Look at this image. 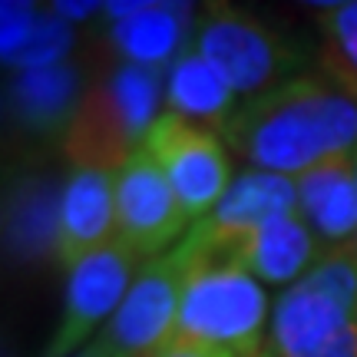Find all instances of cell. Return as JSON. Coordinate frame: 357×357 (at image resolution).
<instances>
[{"mask_svg":"<svg viewBox=\"0 0 357 357\" xmlns=\"http://www.w3.org/2000/svg\"><path fill=\"white\" fill-rule=\"evenodd\" d=\"M222 136L265 172L305 176L357 153V96L324 73H298L242 102Z\"/></svg>","mask_w":357,"mask_h":357,"instance_id":"1","label":"cell"},{"mask_svg":"<svg viewBox=\"0 0 357 357\" xmlns=\"http://www.w3.org/2000/svg\"><path fill=\"white\" fill-rule=\"evenodd\" d=\"M275 357H357V248H331L271 311Z\"/></svg>","mask_w":357,"mask_h":357,"instance_id":"2","label":"cell"},{"mask_svg":"<svg viewBox=\"0 0 357 357\" xmlns=\"http://www.w3.org/2000/svg\"><path fill=\"white\" fill-rule=\"evenodd\" d=\"M192 47L215 66L235 96H261L298 77L305 63L291 37L231 0H202Z\"/></svg>","mask_w":357,"mask_h":357,"instance_id":"3","label":"cell"},{"mask_svg":"<svg viewBox=\"0 0 357 357\" xmlns=\"http://www.w3.org/2000/svg\"><path fill=\"white\" fill-rule=\"evenodd\" d=\"M265 318V284L231 258H205L189 271L176 334L225 347L238 357H252L261 351Z\"/></svg>","mask_w":357,"mask_h":357,"instance_id":"4","label":"cell"},{"mask_svg":"<svg viewBox=\"0 0 357 357\" xmlns=\"http://www.w3.org/2000/svg\"><path fill=\"white\" fill-rule=\"evenodd\" d=\"M192 271L189 248L178 242L172 252L153 258L132 278L123 305L93 341L113 357H146L176 334L178 305Z\"/></svg>","mask_w":357,"mask_h":357,"instance_id":"5","label":"cell"},{"mask_svg":"<svg viewBox=\"0 0 357 357\" xmlns=\"http://www.w3.org/2000/svg\"><path fill=\"white\" fill-rule=\"evenodd\" d=\"M166 172L182 212L192 225L202 222L231 185V166L212 129L195 126L178 113H162L142 142Z\"/></svg>","mask_w":357,"mask_h":357,"instance_id":"6","label":"cell"},{"mask_svg":"<svg viewBox=\"0 0 357 357\" xmlns=\"http://www.w3.org/2000/svg\"><path fill=\"white\" fill-rule=\"evenodd\" d=\"M116 195V238L126 245L136 258H155L189 225L169 185L166 172L159 169L149 149L139 146L123 166L113 172Z\"/></svg>","mask_w":357,"mask_h":357,"instance_id":"7","label":"cell"},{"mask_svg":"<svg viewBox=\"0 0 357 357\" xmlns=\"http://www.w3.org/2000/svg\"><path fill=\"white\" fill-rule=\"evenodd\" d=\"M136 261L139 258L116 238L70 268L63 314L43 357H73L86 347L89 334L109 324L136 278Z\"/></svg>","mask_w":357,"mask_h":357,"instance_id":"8","label":"cell"},{"mask_svg":"<svg viewBox=\"0 0 357 357\" xmlns=\"http://www.w3.org/2000/svg\"><path fill=\"white\" fill-rule=\"evenodd\" d=\"M298 208V185L294 178L252 169L231 178L222 202L189 229L182 245L189 248L192 265L205 258H231V252L268 218L284 215Z\"/></svg>","mask_w":357,"mask_h":357,"instance_id":"9","label":"cell"},{"mask_svg":"<svg viewBox=\"0 0 357 357\" xmlns=\"http://www.w3.org/2000/svg\"><path fill=\"white\" fill-rule=\"evenodd\" d=\"M109 242H116L113 172L109 169H73L60 195L56 261L70 271Z\"/></svg>","mask_w":357,"mask_h":357,"instance_id":"10","label":"cell"},{"mask_svg":"<svg viewBox=\"0 0 357 357\" xmlns=\"http://www.w3.org/2000/svg\"><path fill=\"white\" fill-rule=\"evenodd\" d=\"M298 185V215L318 235L324 252L357 248V166L354 155L307 169L294 178Z\"/></svg>","mask_w":357,"mask_h":357,"instance_id":"11","label":"cell"},{"mask_svg":"<svg viewBox=\"0 0 357 357\" xmlns=\"http://www.w3.org/2000/svg\"><path fill=\"white\" fill-rule=\"evenodd\" d=\"M7 113L13 126L37 136L53 139L73 126L79 113V73L70 63H53L40 70H24L7 86Z\"/></svg>","mask_w":357,"mask_h":357,"instance_id":"12","label":"cell"},{"mask_svg":"<svg viewBox=\"0 0 357 357\" xmlns=\"http://www.w3.org/2000/svg\"><path fill=\"white\" fill-rule=\"evenodd\" d=\"M321 255H324V245L307 229L305 218L298 212H284L258 225L231 252V261H238L261 284H294L314 268Z\"/></svg>","mask_w":357,"mask_h":357,"instance_id":"13","label":"cell"},{"mask_svg":"<svg viewBox=\"0 0 357 357\" xmlns=\"http://www.w3.org/2000/svg\"><path fill=\"white\" fill-rule=\"evenodd\" d=\"M166 96L172 113L192 119L195 126H205L212 132H222L225 123L235 113V93L225 79L218 77V70L195 47H182L178 56L169 66L166 77Z\"/></svg>","mask_w":357,"mask_h":357,"instance_id":"14","label":"cell"},{"mask_svg":"<svg viewBox=\"0 0 357 357\" xmlns=\"http://www.w3.org/2000/svg\"><path fill=\"white\" fill-rule=\"evenodd\" d=\"M60 195L47 176L20 178L7 208V238L20 258H37L47 248L56 252L60 231Z\"/></svg>","mask_w":357,"mask_h":357,"instance_id":"15","label":"cell"},{"mask_svg":"<svg viewBox=\"0 0 357 357\" xmlns=\"http://www.w3.org/2000/svg\"><path fill=\"white\" fill-rule=\"evenodd\" d=\"M109 43L129 63L149 66V70L162 73L172 60V53L185 47V33L166 7H155V10L136 13V17L109 26Z\"/></svg>","mask_w":357,"mask_h":357,"instance_id":"16","label":"cell"},{"mask_svg":"<svg viewBox=\"0 0 357 357\" xmlns=\"http://www.w3.org/2000/svg\"><path fill=\"white\" fill-rule=\"evenodd\" d=\"M321 73L357 96V0L318 17Z\"/></svg>","mask_w":357,"mask_h":357,"instance_id":"17","label":"cell"},{"mask_svg":"<svg viewBox=\"0 0 357 357\" xmlns=\"http://www.w3.org/2000/svg\"><path fill=\"white\" fill-rule=\"evenodd\" d=\"M70 47H73V30L66 26V20L60 13H33L24 40L3 56V63L13 66L17 73L40 70V66L63 63Z\"/></svg>","mask_w":357,"mask_h":357,"instance_id":"18","label":"cell"},{"mask_svg":"<svg viewBox=\"0 0 357 357\" xmlns=\"http://www.w3.org/2000/svg\"><path fill=\"white\" fill-rule=\"evenodd\" d=\"M30 20H33V0H3V30H0L3 56L24 40Z\"/></svg>","mask_w":357,"mask_h":357,"instance_id":"19","label":"cell"},{"mask_svg":"<svg viewBox=\"0 0 357 357\" xmlns=\"http://www.w3.org/2000/svg\"><path fill=\"white\" fill-rule=\"evenodd\" d=\"M146 357H238L225 351V347L205 344V341H195V337H185V334H172L166 344H159L153 354Z\"/></svg>","mask_w":357,"mask_h":357,"instance_id":"20","label":"cell"},{"mask_svg":"<svg viewBox=\"0 0 357 357\" xmlns=\"http://www.w3.org/2000/svg\"><path fill=\"white\" fill-rule=\"evenodd\" d=\"M166 0H102V24L106 30L116 26L119 20H129V17H136V13H146V10H155V7H162Z\"/></svg>","mask_w":357,"mask_h":357,"instance_id":"21","label":"cell"},{"mask_svg":"<svg viewBox=\"0 0 357 357\" xmlns=\"http://www.w3.org/2000/svg\"><path fill=\"white\" fill-rule=\"evenodd\" d=\"M172 17L178 20V26H182V33H185V43H192V33H195V7H199V0H166L162 3Z\"/></svg>","mask_w":357,"mask_h":357,"instance_id":"22","label":"cell"},{"mask_svg":"<svg viewBox=\"0 0 357 357\" xmlns=\"http://www.w3.org/2000/svg\"><path fill=\"white\" fill-rule=\"evenodd\" d=\"M53 7L63 20H86L96 7L102 10V0H53Z\"/></svg>","mask_w":357,"mask_h":357,"instance_id":"23","label":"cell"},{"mask_svg":"<svg viewBox=\"0 0 357 357\" xmlns=\"http://www.w3.org/2000/svg\"><path fill=\"white\" fill-rule=\"evenodd\" d=\"M301 3H307V7H318V10L324 13V10H337V7H344V3H351V0H301Z\"/></svg>","mask_w":357,"mask_h":357,"instance_id":"24","label":"cell"},{"mask_svg":"<svg viewBox=\"0 0 357 357\" xmlns=\"http://www.w3.org/2000/svg\"><path fill=\"white\" fill-rule=\"evenodd\" d=\"M73 357H113V354H109V351H106L100 341H93V344H86L83 351H77Z\"/></svg>","mask_w":357,"mask_h":357,"instance_id":"25","label":"cell"},{"mask_svg":"<svg viewBox=\"0 0 357 357\" xmlns=\"http://www.w3.org/2000/svg\"><path fill=\"white\" fill-rule=\"evenodd\" d=\"M252 357H275V354H271L268 347H261V351H255V354H252Z\"/></svg>","mask_w":357,"mask_h":357,"instance_id":"26","label":"cell"},{"mask_svg":"<svg viewBox=\"0 0 357 357\" xmlns=\"http://www.w3.org/2000/svg\"><path fill=\"white\" fill-rule=\"evenodd\" d=\"M354 166H357V153H354Z\"/></svg>","mask_w":357,"mask_h":357,"instance_id":"27","label":"cell"}]
</instances>
